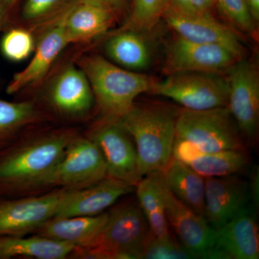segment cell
Segmentation results:
<instances>
[{
    "label": "cell",
    "instance_id": "8d00e7d4",
    "mask_svg": "<svg viewBox=\"0 0 259 259\" xmlns=\"http://www.w3.org/2000/svg\"><path fill=\"white\" fill-rule=\"evenodd\" d=\"M5 8H10L15 4L17 0H0Z\"/></svg>",
    "mask_w": 259,
    "mask_h": 259
},
{
    "label": "cell",
    "instance_id": "d6a6232c",
    "mask_svg": "<svg viewBox=\"0 0 259 259\" xmlns=\"http://www.w3.org/2000/svg\"><path fill=\"white\" fill-rule=\"evenodd\" d=\"M253 173L251 174V178H250V193L251 197H253V202L255 205H258V167H255L253 168Z\"/></svg>",
    "mask_w": 259,
    "mask_h": 259
},
{
    "label": "cell",
    "instance_id": "603a6c76",
    "mask_svg": "<svg viewBox=\"0 0 259 259\" xmlns=\"http://www.w3.org/2000/svg\"><path fill=\"white\" fill-rule=\"evenodd\" d=\"M74 249L73 245L39 235L0 236V259H64L70 256Z\"/></svg>",
    "mask_w": 259,
    "mask_h": 259
},
{
    "label": "cell",
    "instance_id": "52a82bcc",
    "mask_svg": "<svg viewBox=\"0 0 259 259\" xmlns=\"http://www.w3.org/2000/svg\"><path fill=\"white\" fill-rule=\"evenodd\" d=\"M106 162L98 146L88 137L76 136L46 182V187L81 190L107 177Z\"/></svg>",
    "mask_w": 259,
    "mask_h": 259
},
{
    "label": "cell",
    "instance_id": "5bb4252c",
    "mask_svg": "<svg viewBox=\"0 0 259 259\" xmlns=\"http://www.w3.org/2000/svg\"><path fill=\"white\" fill-rule=\"evenodd\" d=\"M258 226L255 216L245 207L229 222L214 231L207 258L258 259Z\"/></svg>",
    "mask_w": 259,
    "mask_h": 259
},
{
    "label": "cell",
    "instance_id": "2e32d148",
    "mask_svg": "<svg viewBox=\"0 0 259 259\" xmlns=\"http://www.w3.org/2000/svg\"><path fill=\"white\" fill-rule=\"evenodd\" d=\"M134 191L131 184L107 177L90 187L70 191L54 218L97 215Z\"/></svg>",
    "mask_w": 259,
    "mask_h": 259
},
{
    "label": "cell",
    "instance_id": "f546056e",
    "mask_svg": "<svg viewBox=\"0 0 259 259\" xmlns=\"http://www.w3.org/2000/svg\"><path fill=\"white\" fill-rule=\"evenodd\" d=\"M140 258L189 259L195 257L182 244L177 243L171 236L156 238L151 233Z\"/></svg>",
    "mask_w": 259,
    "mask_h": 259
},
{
    "label": "cell",
    "instance_id": "6da1fadb",
    "mask_svg": "<svg viewBox=\"0 0 259 259\" xmlns=\"http://www.w3.org/2000/svg\"><path fill=\"white\" fill-rule=\"evenodd\" d=\"M71 131H54L13 141L0 151V197L21 195L46 187L70 141Z\"/></svg>",
    "mask_w": 259,
    "mask_h": 259
},
{
    "label": "cell",
    "instance_id": "ac0fdd59",
    "mask_svg": "<svg viewBox=\"0 0 259 259\" xmlns=\"http://www.w3.org/2000/svg\"><path fill=\"white\" fill-rule=\"evenodd\" d=\"M172 156L190 167L205 178L236 175L249 162L246 151H201L194 146L175 138Z\"/></svg>",
    "mask_w": 259,
    "mask_h": 259
},
{
    "label": "cell",
    "instance_id": "9a60e30c",
    "mask_svg": "<svg viewBox=\"0 0 259 259\" xmlns=\"http://www.w3.org/2000/svg\"><path fill=\"white\" fill-rule=\"evenodd\" d=\"M248 185L236 175L205 178L204 217L215 231L246 207Z\"/></svg>",
    "mask_w": 259,
    "mask_h": 259
},
{
    "label": "cell",
    "instance_id": "836d02e7",
    "mask_svg": "<svg viewBox=\"0 0 259 259\" xmlns=\"http://www.w3.org/2000/svg\"><path fill=\"white\" fill-rule=\"evenodd\" d=\"M168 8L181 12V13H192L189 0H168Z\"/></svg>",
    "mask_w": 259,
    "mask_h": 259
},
{
    "label": "cell",
    "instance_id": "e0dca14e",
    "mask_svg": "<svg viewBox=\"0 0 259 259\" xmlns=\"http://www.w3.org/2000/svg\"><path fill=\"white\" fill-rule=\"evenodd\" d=\"M51 106L61 115L81 117L91 110L95 102L93 90L82 69L67 66L56 76L49 90Z\"/></svg>",
    "mask_w": 259,
    "mask_h": 259
},
{
    "label": "cell",
    "instance_id": "5b68a950",
    "mask_svg": "<svg viewBox=\"0 0 259 259\" xmlns=\"http://www.w3.org/2000/svg\"><path fill=\"white\" fill-rule=\"evenodd\" d=\"M175 138L208 152L246 151L244 139L227 107L206 110L181 109Z\"/></svg>",
    "mask_w": 259,
    "mask_h": 259
},
{
    "label": "cell",
    "instance_id": "8992f818",
    "mask_svg": "<svg viewBox=\"0 0 259 259\" xmlns=\"http://www.w3.org/2000/svg\"><path fill=\"white\" fill-rule=\"evenodd\" d=\"M149 93L171 99L183 108L206 110L228 106L229 84L218 73H177L155 81Z\"/></svg>",
    "mask_w": 259,
    "mask_h": 259
},
{
    "label": "cell",
    "instance_id": "d6986e66",
    "mask_svg": "<svg viewBox=\"0 0 259 259\" xmlns=\"http://www.w3.org/2000/svg\"><path fill=\"white\" fill-rule=\"evenodd\" d=\"M69 10L44 32L30 63L15 75L7 88V93L13 95L35 84L47 74L61 51L68 46L65 34V18Z\"/></svg>",
    "mask_w": 259,
    "mask_h": 259
},
{
    "label": "cell",
    "instance_id": "44dd1931",
    "mask_svg": "<svg viewBox=\"0 0 259 259\" xmlns=\"http://www.w3.org/2000/svg\"><path fill=\"white\" fill-rule=\"evenodd\" d=\"M107 219V212L94 216L53 218L36 231L37 235L73 245L90 246L100 235Z\"/></svg>",
    "mask_w": 259,
    "mask_h": 259
},
{
    "label": "cell",
    "instance_id": "d4e9b609",
    "mask_svg": "<svg viewBox=\"0 0 259 259\" xmlns=\"http://www.w3.org/2000/svg\"><path fill=\"white\" fill-rule=\"evenodd\" d=\"M134 192L151 234L156 238L171 236L163 199L152 175L143 177L135 187Z\"/></svg>",
    "mask_w": 259,
    "mask_h": 259
},
{
    "label": "cell",
    "instance_id": "7402d4cb",
    "mask_svg": "<svg viewBox=\"0 0 259 259\" xmlns=\"http://www.w3.org/2000/svg\"><path fill=\"white\" fill-rule=\"evenodd\" d=\"M159 173L165 185L177 199L194 212L204 217L205 191L204 177L173 156L163 171Z\"/></svg>",
    "mask_w": 259,
    "mask_h": 259
},
{
    "label": "cell",
    "instance_id": "83f0119b",
    "mask_svg": "<svg viewBox=\"0 0 259 259\" xmlns=\"http://www.w3.org/2000/svg\"><path fill=\"white\" fill-rule=\"evenodd\" d=\"M78 0H26L22 10L25 22L35 24L57 19L64 14Z\"/></svg>",
    "mask_w": 259,
    "mask_h": 259
},
{
    "label": "cell",
    "instance_id": "277c9868",
    "mask_svg": "<svg viewBox=\"0 0 259 259\" xmlns=\"http://www.w3.org/2000/svg\"><path fill=\"white\" fill-rule=\"evenodd\" d=\"M151 235L137 199L125 201L107 212L105 226L87 248H75L71 256L81 258H140Z\"/></svg>",
    "mask_w": 259,
    "mask_h": 259
},
{
    "label": "cell",
    "instance_id": "1f68e13d",
    "mask_svg": "<svg viewBox=\"0 0 259 259\" xmlns=\"http://www.w3.org/2000/svg\"><path fill=\"white\" fill-rule=\"evenodd\" d=\"M192 11L195 13H210L216 0H189Z\"/></svg>",
    "mask_w": 259,
    "mask_h": 259
},
{
    "label": "cell",
    "instance_id": "8fae6325",
    "mask_svg": "<svg viewBox=\"0 0 259 259\" xmlns=\"http://www.w3.org/2000/svg\"><path fill=\"white\" fill-rule=\"evenodd\" d=\"M164 204L168 224L181 244L195 258H207L213 244L214 230L199 215L177 198L162 180L160 173L152 174Z\"/></svg>",
    "mask_w": 259,
    "mask_h": 259
},
{
    "label": "cell",
    "instance_id": "cb8c5ba5",
    "mask_svg": "<svg viewBox=\"0 0 259 259\" xmlns=\"http://www.w3.org/2000/svg\"><path fill=\"white\" fill-rule=\"evenodd\" d=\"M141 33L122 29L107 40V55L123 69L134 71L146 69L151 63V53Z\"/></svg>",
    "mask_w": 259,
    "mask_h": 259
},
{
    "label": "cell",
    "instance_id": "3957f363",
    "mask_svg": "<svg viewBox=\"0 0 259 259\" xmlns=\"http://www.w3.org/2000/svg\"><path fill=\"white\" fill-rule=\"evenodd\" d=\"M79 66L105 118L118 120L132 108L136 97L149 93L156 80L117 66L99 55L85 56Z\"/></svg>",
    "mask_w": 259,
    "mask_h": 259
},
{
    "label": "cell",
    "instance_id": "4dcf8cb0",
    "mask_svg": "<svg viewBox=\"0 0 259 259\" xmlns=\"http://www.w3.org/2000/svg\"><path fill=\"white\" fill-rule=\"evenodd\" d=\"M221 13L237 28L247 33L255 31L256 23L252 18L246 0H216Z\"/></svg>",
    "mask_w": 259,
    "mask_h": 259
},
{
    "label": "cell",
    "instance_id": "7c38bea8",
    "mask_svg": "<svg viewBox=\"0 0 259 259\" xmlns=\"http://www.w3.org/2000/svg\"><path fill=\"white\" fill-rule=\"evenodd\" d=\"M238 60L226 48L177 36L167 47L164 72L168 75L185 72L221 74L228 71Z\"/></svg>",
    "mask_w": 259,
    "mask_h": 259
},
{
    "label": "cell",
    "instance_id": "f1b7e54d",
    "mask_svg": "<svg viewBox=\"0 0 259 259\" xmlns=\"http://www.w3.org/2000/svg\"><path fill=\"white\" fill-rule=\"evenodd\" d=\"M35 50L33 37L25 29H12L1 40V51L6 59L19 62L28 59Z\"/></svg>",
    "mask_w": 259,
    "mask_h": 259
},
{
    "label": "cell",
    "instance_id": "ffe728a7",
    "mask_svg": "<svg viewBox=\"0 0 259 259\" xmlns=\"http://www.w3.org/2000/svg\"><path fill=\"white\" fill-rule=\"evenodd\" d=\"M114 13L94 0H78L65 18L68 45L89 41L105 33L111 27Z\"/></svg>",
    "mask_w": 259,
    "mask_h": 259
},
{
    "label": "cell",
    "instance_id": "30bf717a",
    "mask_svg": "<svg viewBox=\"0 0 259 259\" xmlns=\"http://www.w3.org/2000/svg\"><path fill=\"white\" fill-rule=\"evenodd\" d=\"M228 107L243 139L252 142L259 120V74L256 66L240 59L228 69Z\"/></svg>",
    "mask_w": 259,
    "mask_h": 259
},
{
    "label": "cell",
    "instance_id": "e575fe53",
    "mask_svg": "<svg viewBox=\"0 0 259 259\" xmlns=\"http://www.w3.org/2000/svg\"><path fill=\"white\" fill-rule=\"evenodd\" d=\"M94 1L103 5L115 14L117 12L123 9L127 0H94Z\"/></svg>",
    "mask_w": 259,
    "mask_h": 259
},
{
    "label": "cell",
    "instance_id": "484cf974",
    "mask_svg": "<svg viewBox=\"0 0 259 259\" xmlns=\"http://www.w3.org/2000/svg\"><path fill=\"white\" fill-rule=\"evenodd\" d=\"M41 118L32 102H8L0 99V151L13 142L20 130Z\"/></svg>",
    "mask_w": 259,
    "mask_h": 259
},
{
    "label": "cell",
    "instance_id": "7a4b0ae2",
    "mask_svg": "<svg viewBox=\"0 0 259 259\" xmlns=\"http://www.w3.org/2000/svg\"><path fill=\"white\" fill-rule=\"evenodd\" d=\"M179 111L158 105H136L117 120L137 151L142 177L163 171L172 157Z\"/></svg>",
    "mask_w": 259,
    "mask_h": 259
},
{
    "label": "cell",
    "instance_id": "4fadbf2b",
    "mask_svg": "<svg viewBox=\"0 0 259 259\" xmlns=\"http://www.w3.org/2000/svg\"><path fill=\"white\" fill-rule=\"evenodd\" d=\"M163 18L178 36L226 48L238 59H243L244 48L236 34L210 13H181L167 8Z\"/></svg>",
    "mask_w": 259,
    "mask_h": 259
},
{
    "label": "cell",
    "instance_id": "9c48e42d",
    "mask_svg": "<svg viewBox=\"0 0 259 259\" xmlns=\"http://www.w3.org/2000/svg\"><path fill=\"white\" fill-rule=\"evenodd\" d=\"M88 137L103 155L107 176L136 187L143 178L139 171L137 151L132 138L118 121L103 117Z\"/></svg>",
    "mask_w": 259,
    "mask_h": 259
},
{
    "label": "cell",
    "instance_id": "ba28073f",
    "mask_svg": "<svg viewBox=\"0 0 259 259\" xmlns=\"http://www.w3.org/2000/svg\"><path fill=\"white\" fill-rule=\"evenodd\" d=\"M71 190L57 188L41 195L0 199V236L36 232L55 217Z\"/></svg>",
    "mask_w": 259,
    "mask_h": 259
},
{
    "label": "cell",
    "instance_id": "4316f807",
    "mask_svg": "<svg viewBox=\"0 0 259 259\" xmlns=\"http://www.w3.org/2000/svg\"><path fill=\"white\" fill-rule=\"evenodd\" d=\"M168 0H132V8L127 23L122 29L147 31L163 18Z\"/></svg>",
    "mask_w": 259,
    "mask_h": 259
},
{
    "label": "cell",
    "instance_id": "d590c367",
    "mask_svg": "<svg viewBox=\"0 0 259 259\" xmlns=\"http://www.w3.org/2000/svg\"><path fill=\"white\" fill-rule=\"evenodd\" d=\"M250 14L255 23L259 20V0H246Z\"/></svg>",
    "mask_w": 259,
    "mask_h": 259
}]
</instances>
